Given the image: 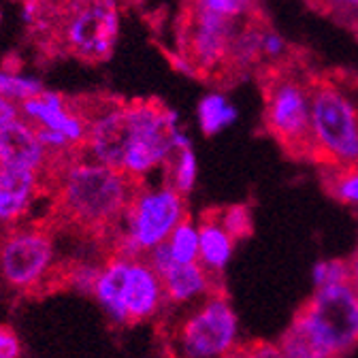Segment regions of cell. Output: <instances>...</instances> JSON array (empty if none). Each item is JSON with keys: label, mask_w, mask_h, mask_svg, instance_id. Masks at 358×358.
Returning <instances> with one entry per match:
<instances>
[{"label": "cell", "mask_w": 358, "mask_h": 358, "mask_svg": "<svg viewBox=\"0 0 358 358\" xmlns=\"http://www.w3.org/2000/svg\"><path fill=\"white\" fill-rule=\"evenodd\" d=\"M41 11L30 26L32 32H50L62 50L85 62H105L117 43L120 9L117 0H38ZM48 34V36H50Z\"/></svg>", "instance_id": "obj_3"}, {"label": "cell", "mask_w": 358, "mask_h": 358, "mask_svg": "<svg viewBox=\"0 0 358 358\" xmlns=\"http://www.w3.org/2000/svg\"><path fill=\"white\" fill-rule=\"evenodd\" d=\"M313 162L320 166L358 164V109L329 79H311Z\"/></svg>", "instance_id": "obj_8"}, {"label": "cell", "mask_w": 358, "mask_h": 358, "mask_svg": "<svg viewBox=\"0 0 358 358\" xmlns=\"http://www.w3.org/2000/svg\"><path fill=\"white\" fill-rule=\"evenodd\" d=\"M217 217L222 222V227L227 229L235 241L248 239L254 231L252 222V211L245 203H235L229 207H217Z\"/></svg>", "instance_id": "obj_22"}, {"label": "cell", "mask_w": 358, "mask_h": 358, "mask_svg": "<svg viewBox=\"0 0 358 358\" xmlns=\"http://www.w3.org/2000/svg\"><path fill=\"white\" fill-rule=\"evenodd\" d=\"M43 192H48L45 175L0 166V233L24 224Z\"/></svg>", "instance_id": "obj_12"}, {"label": "cell", "mask_w": 358, "mask_h": 358, "mask_svg": "<svg viewBox=\"0 0 358 358\" xmlns=\"http://www.w3.org/2000/svg\"><path fill=\"white\" fill-rule=\"evenodd\" d=\"M286 50H288V45H286L284 36L275 30L264 28V32H262V56L278 60V58L286 56Z\"/></svg>", "instance_id": "obj_26"}, {"label": "cell", "mask_w": 358, "mask_h": 358, "mask_svg": "<svg viewBox=\"0 0 358 358\" xmlns=\"http://www.w3.org/2000/svg\"><path fill=\"white\" fill-rule=\"evenodd\" d=\"M166 245H169L175 262H179V264L199 262V252H201L199 229L194 227L188 215L177 224V229L166 239Z\"/></svg>", "instance_id": "obj_19"}, {"label": "cell", "mask_w": 358, "mask_h": 358, "mask_svg": "<svg viewBox=\"0 0 358 358\" xmlns=\"http://www.w3.org/2000/svg\"><path fill=\"white\" fill-rule=\"evenodd\" d=\"M22 354L24 345L17 333L7 324H0V358H22Z\"/></svg>", "instance_id": "obj_25"}, {"label": "cell", "mask_w": 358, "mask_h": 358, "mask_svg": "<svg viewBox=\"0 0 358 358\" xmlns=\"http://www.w3.org/2000/svg\"><path fill=\"white\" fill-rule=\"evenodd\" d=\"M227 358H235V354H231V356H227Z\"/></svg>", "instance_id": "obj_31"}, {"label": "cell", "mask_w": 358, "mask_h": 358, "mask_svg": "<svg viewBox=\"0 0 358 358\" xmlns=\"http://www.w3.org/2000/svg\"><path fill=\"white\" fill-rule=\"evenodd\" d=\"M166 171V184L173 186L179 194H188L196 182V156L192 148L177 150L173 158L164 164Z\"/></svg>", "instance_id": "obj_20"}, {"label": "cell", "mask_w": 358, "mask_h": 358, "mask_svg": "<svg viewBox=\"0 0 358 358\" xmlns=\"http://www.w3.org/2000/svg\"><path fill=\"white\" fill-rule=\"evenodd\" d=\"M186 215L184 194H179L173 186H141L126 211L124 224L107 256L143 258L150 250L164 243Z\"/></svg>", "instance_id": "obj_9"}, {"label": "cell", "mask_w": 358, "mask_h": 358, "mask_svg": "<svg viewBox=\"0 0 358 358\" xmlns=\"http://www.w3.org/2000/svg\"><path fill=\"white\" fill-rule=\"evenodd\" d=\"M322 188L337 203L358 207V164L322 166Z\"/></svg>", "instance_id": "obj_16"}, {"label": "cell", "mask_w": 358, "mask_h": 358, "mask_svg": "<svg viewBox=\"0 0 358 358\" xmlns=\"http://www.w3.org/2000/svg\"><path fill=\"white\" fill-rule=\"evenodd\" d=\"M313 284L316 290L329 288V286H341L352 284V271H350V260L345 258H329L320 260L313 266Z\"/></svg>", "instance_id": "obj_23"}, {"label": "cell", "mask_w": 358, "mask_h": 358, "mask_svg": "<svg viewBox=\"0 0 358 358\" xmlns=\"http://www.w3.org/2000/svg\"><path fill=\"white\" fill-rule=\"evenodd\" d=\"M199 239H201L199 262L209 273L222 278V271H224V266L229 264L237 241L222 227V222L217 217V207H209L201 213Z\"/></svg>", "instance_id": "obj_15"}, {"label": "cell", "mask_w": 358, "mask_h": 358, "mask_svg": "<svg viewBox=\"0 0 358 358\" xmlns=\"http://www.w3.org/2000/svg\"><path fill=\"white\" fill-rule=\"evenodd\" d=\"M264 90V128L296 160L313 162L311 81L290 71H273Z\"/></svg>", "instance_id": "obj_6"}, {"label": "cell", "mask_w": 358, "mask_h": 358, "mask_svg": "<svg viewBox=\"0 0 358 358\" xmlns=\"http://www.w3.org/2000/svg\"><path fill=\"white\" fill-rule=\"evenodd\" d=\"M92 296L115 327L143 324L166 307L162 280L145 258L105 256Z\"/></svg>", "instance_id": "obj_4"}, {"label": "cell", "mask_w": 358, "mask_h": 358, "mask_svg": "<svg viewBox=\"0 0 358 358\" xmlns=\"http://www.w3.org/2000/svg\"><path fill=\"white\" fill-rule=\"evenodd\" d=\"M0 166L38 173L48 179L54 158L41 143L34 126L17 117L0 130Z\"/></svg>", "instance_id": "obj_13"}, {"label": "cell", "mask_w": 358, "mask_h": 358, "mask_svg": "<svg viewBox=\"0 0 358 358\" xmlns=\"http://www.w3.org/2000/svg\"><path fill=\"white\" fill-rule=\"evenodd\" d=\"M182 54L196 66L199 75L231 64L233 43L241 30L239 20H231L188 3Z\"/></svg>", "instance_id": "obj_10"}, {"label": "cell", "mask_w": 358, "mask_h": 358, "mask_svg": "<svg viewBox=\"0 0 358 358\" xmlns=\"http://www.w3.org/2000/svg\"><path fill=\"white\" fill-rule=\"evenodd\" d=\"M188 3L201 9H207L211 13L224 15V17L241 20L254 9L256 0H188Z\"/></svg>", "instance_id": "obj_24"}, {"label": "cell", "mask_w": 358, "mask_h": 358, "mask_svg": "<svg viewBox=\"0 0 358 358\" xmlns=\"http://www.w3.org/2000/svg\"><path fill=\"white\" fill-rule=\"evenodd\" d=\"M0 22H3V7H0Z\"/></svg>", "instance_id": "obj_30"}, {"label": "cell", "mask_w": 358, "mask_h": 358, "mask_svg": "<svg viewBox=\"0 0 358 358\" xmlns=\"http://www.w3.org/2000/svg\"><path fill=\"white\" fill-rule=\"evenodd\" d=\"M60 266L50 222H24L0 233V280L13 292L58 288Z\"/></svg>", "instance_id": "obj_5"}, {"label": "cell", "mask_w": 358, "mask_h": 358, "mask_svg": "<svg viewBox=\"0 0 358 358\" xmlns=\"http://www.w3.org/2000/svg\"><path fill=\"white\" fill-rule=\"evenodd\" d=\"M17 117H22V109L17 103L0 96V130H3L5 126H9L11 122H15Z\"/></svg>", "instance_id": "obj_27"}, {"label": "cell", "mask_w": 358, "mask_h": 358, "mask_svg": "<svg viewBox=\"0 0 358 358\" xmlns=\"http://www.w3.org/2000/svg\"><path fill=\"white\" fill-rule=\"evenodd\" d=\"M237 333L229 294L220 290L190 307L177 324H169L166 345L173 358H227L239 345Z\"/></svg>", "instance_id": "obj_7"}, {"label": "cell", "mask_w": 358, "mask_h": 358, "mask_svg": "<svg viewBox=\"0 0 358 358\" xmlns=\"http://www.w3.org/2000/svg\"><path fill=\"white\" fill-rule=\"evenodd\" d=\"M143 182L85 156L56 162L48 175L52 227L94 239L109 252Z\"/></svg>", "instance_id": "obj_1"}, {"label": "cell", "mask_w": 358, "mask_h": 358, "mask_svg": "<svg viewBox=\"0 0 358 358\" xmlns=\"http://www.w3.org/2000/svg\"><path fill=\"white\" fill-rule=\"evenodd\" d=\"M166 296V307L188 305L196 299H205L213 292L224 290L222 278L209 273L201 262L179 264L173 262L160 275Z\"/></svg>", "instance_id": "obj_14"}, {"label": "cell", "mask_w": 358, "mask_h": 358, "mask_svg": "<svg viewBox=\"0 0 358 358\" xmlns=\"http://www.w3.org/2000/svg\"><path fill=\"white\" fill-rule=\"evenodd\" d=\"M335 5H348V7H358V0H331Z\"/></svg>", "instance_id": "obj_29"}, {"label": "cell", "mask_w": 358, "mask_h": 358, "mask_svg": "<svg viewBox=\"0 0 358 358\" xmlns=\"http://www.w3.org/2000/svg\"><path fill=\"white\" fill-rule=\"evenodd\" d=\"M237 120V109L222 92H209L199 103V126L207 134L213 137L220 130L229 128Z\"/></svg>", "instance_id": "obj_17"}, {"label": "cell", "mask_w": 358, "mask_h": 358, "mask_svg": "<svg viewBox=\"0 0 358 358\" xmlns=\"http://www.w3.org/2000/svg\"><path fill=\"white\" fill-rule=\"evenodd\" d=\"M262 32H264V28H260L256 24H250L239 30V34L233 43L229 66L237 64V66L245 69L262 56Z\"/></svg>", "instance_id": "obj_21"}, {"label": "cell", "mask_w": 358, "mask_h": 358, "mask_svg": "<svg viewBox=\"0 0 358 358\" xmlns=\"http://www.w3.org/2000/svg\"><path fill=\"white\" fill-rule=\"evenodd\" d=\"M358 343V292L352 284L313 292L294 313L278 348L284 358H343Z\"/></svg>", "instance_id": "obj_2"}, {"label": "cell", "mask_w": 358, "mask_h": 358, "mask_svg": "<svg viewBox=\"0 0 358 358\" xmlns=\"http://www.w3.org/2000/svg\"><path fill=\"white\" fill-rule=\"evenodd\" d=\"M43 90H45V85L36 75H28L22 71H11L7 66H0V96L22 105L28 99L41 94Z\"/></svg>", "instance_id": "obj_18"}, {"label": "cell", "mask_w": 358, "mask_h": 358, "mask_svg": "<svg viewBox=\"0 0 358 358\" xmlns=\"http://www.w3.org/2000/svg\"><path fill=\"white\" fill-rule=\"evenodd\" d=\"M348 260H350V271H352V286L358 292V250Z\"/></svg>", "instance_id": "obj_28"}, {"label": "cell", "mask_w": 358, "mask_h": 358, "mask_svg": "<svg viewBox=\"0 0 358 358\" xmlns=\"http://www.w3.org/2000/svg\"><path fill=\"white\" fill-rule=\"evenodd\" d=\"M22 117L34 128L54 132L66 139L75 150L83 152L87 141V111L71 103L64 94L54 90H43L41 94L20 105Z\"/></svg>", "instance_id": "obj_11"}]
</instances>
